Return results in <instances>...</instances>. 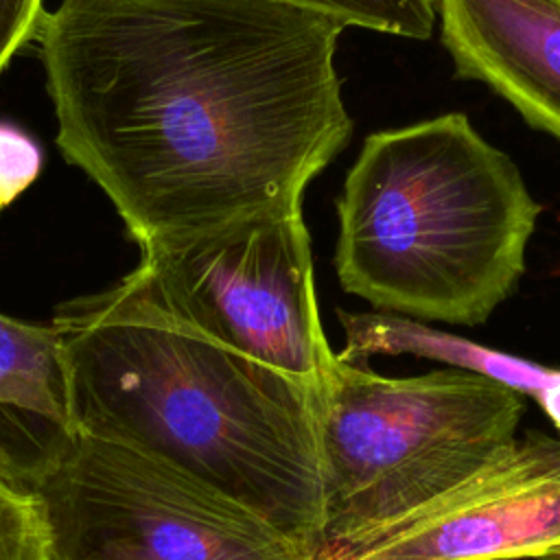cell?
<instances>
[{
	"instance_id": "8992f818",
	"label": "cell",
	"mask_w": 560,
	"mask_h": 560,
	"mask_svg": "<svg viewBox=\"0 0 560 560\" xmlns=\"http://www.w3.org/2000/svg\"><path fill=\"white\" fill-rule=\"evenodd\" d=\"M133 269L171 315L228 348L319 387L332 359L302 210L254 214L142 243Z\"/></svg>"
},
{
	"instance_id": "9c48e42d",
	"label": "cell",
	"mask_w": 560,
	"mask_h": 560,
	"mask_svg": "<svg viewBox=\"0 0 560 560\" xmlns=\"http://www.w3.org/2000/svg\"><path fill=\"white\" fill-rule=\"evenodd\" d=\"M337 319L346 332V346L335 352L337 359L363 365L376 354H411L481 374L534 398L560 438V368H547L394 313L337 311Z\"/></svg>"
},
{
	"instance_id": "7c38bea8",
	"label": "cell",
	"mask_w": 560,
	"mask_h": 560,
	"mask_svg": "<svg viewBox=\"0 0 560 560\" xmlns=\"http://www.w3.org/2000/svg\"><path fill=\"white\" fill-rule=\"evenodd\" d=\"M0 560H50L42 503L28 481L0 470Z\"/></svg>"
},
{
	"instance_id": "9a60e30c",
	"label": "cell",
	"mask_w": 560,
	"mask_h": 560,
	"mask_svg": "<svg viewBox=\"0 0 560 560\" xmlns=\"http://www.w3.org/2000/svg\"><path fill=\"white\" fill-rule=\"evenodd\" d=\"M540 560H560V547H556V549H551V551H547Z\"/></svg>"
},
{
	"instance_id": "6da1fadb",
	"label": "cell",
	"mask_w": 560,
	"mask_h": 560,
	"mask_svg": "<svg viewBox=\"0 0 560 560\" xmlns=\"http://www.w3.org/2000/svg\"><path fill=\"white\" fill-rule=\"evenodd\" d=\"M346 28L284 0H61L35 33L57 147L138 245L300 212L352 136Z\"/></svg>"
},
{
	"instance_id": "7a4b0ae2",
	"label": "cell",
	"mask_w": 560,
	"mask_h": 560,
	"mask_svg": "<svg viewBox=\"0 0 560 560\" xmlns=\"http://www.w3.org/2000/svg\"><path fill=\"white\" fill-rule=\"evenodd\" d=\"M70 429L158 457L313 551L322 538L317 385L164 311L131 271L63 304Z\"/></svg>"
},
{
	"instance_id": "52a82bcc",
	"label": "cell",
	"mask_w": 560,
	"mask_h": 560,
	"mask_svg": "<svg viewBox=\"0 0 560 560\" xmlns=\"http://www.w3.org/2000/svg\"><path fill=\"white\" fill-rule=\"evenodd\" d=\"M560 547V438L527 431L411 514L311 560H540Z\"/></svg>"
},
{
	"instance_id": "5b68a950",
	"label": "cell",
	"mask_w": 560,
	"mask_h": 560,
	"mask_svg": "<svg viewBox=\"0 0 560 560\" xmlns=\"http://www.w3.org/2000/svg\"><path fill=\"white\" fill-rule=\"evenodd\" d=\"M26 481L50 560H311L238 501L109 440L59 431Z\"/></svg>"
},
{
	"instance_id": "2e32d148",
	"label": "cell",
	"mask_w": 560,
	"mask_h": 560,
	"mask_svg": "<svg viewBox=\"0 0 560 560\" xmlns=\"http://www.w3.org/2000/svg\"><path fill=\"white\" fill-rule=\"evenodd\" d=\"M4 472H7V470H4Z\"/></svg>"
},
{
	"instance_id": "ba28073f",
	"label": "cell",
	"mask_w": 560,
	"mask_h": 560,
	"mask_svg": "<svg viewBox=\"0 0 560 560\" xmlns=\"http://www.w3.org/2000/svg\"><path fill=\"white\" fill-rule=\"evenodd\" d=\"M462 79L479 81L560 142V0H433Z\"/></svg>"
},
{
	"instance_id": "3957f363",
	"label": "cell",
	"mask_w": 560,
	"mask_h": 560,
	"mask_svg": "<svg viewBox=\"0 0 560 560\" xmlns=\"http://www.w3.org/2000/svg\"><path fill=\"white\" fill-rule=\"evenodd\" d=\"M540 212L466 114L374 131L337 199L335 273L376 311L477 326L516 291Z\"/></svg>"
},
{
	"instance_id": "8fae6325",
	"label": "cell",
	"mask_w": 560,
	"mask_h": 560,
	"mask_svg": "<svg viewBox=\"0 0 560 560\" xmlns=\"http://www.w3.org/2000/svg\"><path fill=\"white\" fill-rule=\"evenodd\" d=\"M385 35L429 39L438 15L433 0H284Z\"/></svg>"
},
{
	"instance_id": "4fadbf2b",
	"label": "cell",
	"mask_w": 560,
	"mask_h": 560,
	"mask_svg": "<svg viewBox=\"0 0 560 560\" xmlns=\"http://www.w3.org/2000/svg\"><path fill=\"white\" fill-rule=\"evenodd\" d=\"M44 153L22 127L0 120V210L22 195L42 173Z\"/></svg>"
},
{
	"instance_id": "30bf717a",
	"label": "cell",
	"mask_w": 560,
	"mask_h": 560,
	"mask_svg": "<svg viewBox=\"0 0 560 560\" xmlns=\"http://www.w3.org/2000/svg\"><path fill=\"white\" fill-rule=\"evenodd\" d=\"M0 407L37 416L68 433V376L52 324L0 315Z\"/></svg>"
},
{
	"instance_id": "5bb4252c",
	"label": "cell",
	"mask_w": 560,
	"mask_h": 560,
	"mask_svg": "<svg viewBox=\"0 0 560 560\" xmlns=\"http://www.w3.org/2000/svg\"><path fill=\"white\" fill-rule=\"evenodd\" d=\"M44 13L42 0H0V72L35 37Z\"/></svg>"
},
{
	"instance_id": "277c9868",
	"label": "cell",
	"mask_w": 560,
	"mask_h": 560,
	"mask_svg": "<svg viewBox=\"0 0 560 560\" xmlns=\"http://www.w3.org/2000/svg\"><path fill=\"white\" fill-rule=\"evenodd\" d=\"M525 396L457 368L383 376L337 359L317 387L319 545L398 521L501 455Z\"/></svg>"
}]
</instances>
